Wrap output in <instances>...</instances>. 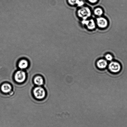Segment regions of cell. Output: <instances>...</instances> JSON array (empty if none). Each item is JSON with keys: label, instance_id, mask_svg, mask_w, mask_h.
I'll use <instances>...</instances> for the list:
<instances>
[{"label": "cell", "instance_id": "6da1fadb", "mask_svg": "<svg viewBox=\"0 0 127 127\" xmlns=\"http://www.w3.org/2000/svg\"><path fill=\"white\" fill-rule=\"evenodd\" d=\"M78 15L83 20L88 19L91 16L92 12L89 8L87 7H83L80 8L77 11Z\"/></svg>", "mask_w": 127, "mask_h": 127}, {"label": "cell", "instance_id": "7a4b0ae2", "mask_svg": "<svg viewBox=\"0 0 127 127\" xmlns=\"http://www.w3.org/2000/svg\"><path fill=\"white\" fill-rule=\"evenodd\" d=\"M110 71L113 73H118L122 69V66L119 63L112 61L109 64L108 66Z\"/></svg>", "mask_w": 127, "mask_h": 127}, {"label": "cell", "instance_id": "3957f363", "mask_svg": "<svg viewBox=\"0 0 127 127\" xmlns=\"http://www.w3.org/2000/svg\"><path fill=\"white\" fill-rule=\"evenodd\" d=\"M34 96L37 99H41L43 98L45 95V92L44 88L41 87L35 88L33 91Z\"/></svg>", "mask_w": 127, "mask_h": 127}, {"label": "cell", "instance_id": "277c9868", "mask_svg": "<svg viewBox=\"0 0 127 127\" xmlns=\"http://www.w3.org/2000/svg\"><path fill=\"white\" fill-rule=\"evenodd\" d=\"M26 78V74L24 71L21 70L17 71L15 75V79L18 83H22L25 81Z\"/></svg>", "mask_w": 127, "mask_h": 127}, {"label": "cell", "instance_id": "5b68a950", "mask_svg": "<svg viewBox=\"0 0 127 127\" xmlns=\"http://www.w3.org/2000/svg\"><path fill=\"white\" fill-rule=\"evenodd\" d=\"M83 24L84 25L87 27L88 29L92 30L95 28L96 24L95 21L93 19L90 20H83L82 22Z\"/></svg>", "mask_w": 127, "mask_h": 127}, {"label": "cell", "instance_id": "8992f818", "mask_svg": "<svg viewBox=\"0 0 127 127\" xmlns=\"http://www.w3.org/2000/svg\"><path fill=\"white\" fill-rule=\"evenodd\" d=\"M97 25L99 28H104L108 25V22L106 18L102 17H99L96 19Z\"/></svg>", "mask_w": 127, "mask_h": 127}, {"label": "cell", "instance_id": "52a82bcc", "mask_svg": "<svg viewBox=\"0 0 127 127\" xmlns=\"http://www.w3.org/2000/svg\"><path fill=\"white\" fill-rule=\"evenodd\" d=\"M96 64L98 68L102 69L107 67L108 66V63L106 60L101 59L97 61Z\"/></svg>", "mask_w": 127, "mask_h": 127}, {"label": "cell", "instance_id": "ba28073f", "mask_svg": "<svg viewBox=\"0 0 127 127\" xmlns=\"http://www.w3.org/2000/svg\"><path fill=\"white\" fill-rule=\"evenodd\" d=\"M12 89V87L10 85L7 83L2 85L1 87V90L2 92L4 93H8L10 92Z\"/></svg>", "mask_w": 127, "mask_h": 127}, {"label": "cell", "instance_id": "9c48e42d", "mask_svg": "<svg viewBox=\"0 0 127 127\" xmlns=\"http://www.w3.org/2000/svg\"><path fill=\"white\" fill-rule=\"evenodd\" d=\"M68 3L71 5L77 4L79 7H81L83 5L84 2L83 1L80 0H68Z\"/></svg>", "mask_w": 127, "mask_h": 127}, {"label": "cell", "instance_id": "30bf717a", "mask_svg": "<svg viewBox=\"0 0 127 127\" xmlns=\"http://www.w3.org/2000/svg\"><path fill=\"white\" fill-rule=\"evenodd\" d=\"M18 65L19 68L23 69L28 67V63L27 60H22L19 61Z\"/></svg>", "mask_w": 127, "mask_h": 127}, {"label": "cell", "instance_id": "8fae6325", "mask_svg": "<svg viewBox=\"0 0 127 127\" xmlns=\"http://www.w3.org/2000/svg\"><path fill=\"white\" fill-rule=\"evenodd\" d=\"M34 83L38 86H41L43 84L44 80L40 76L35 77L34 80Z\"/></svg>", "mask_w": 127, "mask_h": 127}, {"label": "cell", "instance_id": "7c38bea8", "mask_svg": "<svg viewBox=\"0 0 127 127\" xmlns=\"http://www.w3.org/2000/svg\"><path fill=\"white\" fill-rule=\"evenodd\" d=\"M94 13L95 15L100 17L103 14V11L101 8L98 7L94 10Z\"/></svg>", "mask_w": 127, "mask_h": 127}, {"label": "cell", "instance_id": "4fadbf2b", "mask_svg": "<svg viewBox=\"0 0 127 127\" xmlns=\"http://www.w3.org/2000/svg\"><path fill=\"white\" fill-rule=\"evenodd\" d=\"M105 60L108 61H111L113 60V57L110 54H107L105 56Z\"/></svg>", "mask_w": 127, "mask_h": 127}, {"label": "cell", "instance_id": "5bb4252c", "mask_svg": "<svg viewBox=\"0 0 127 127\" xmlns=\"http://www.w3.org/2000/svg\"><path fill=\"white\" fill-rule=\"evenodd\" d=\"M88 1L91 3H96L98 0H88Z\"/></svg>", "mask_w": 127, "mask_h": 127}]
</instances>
